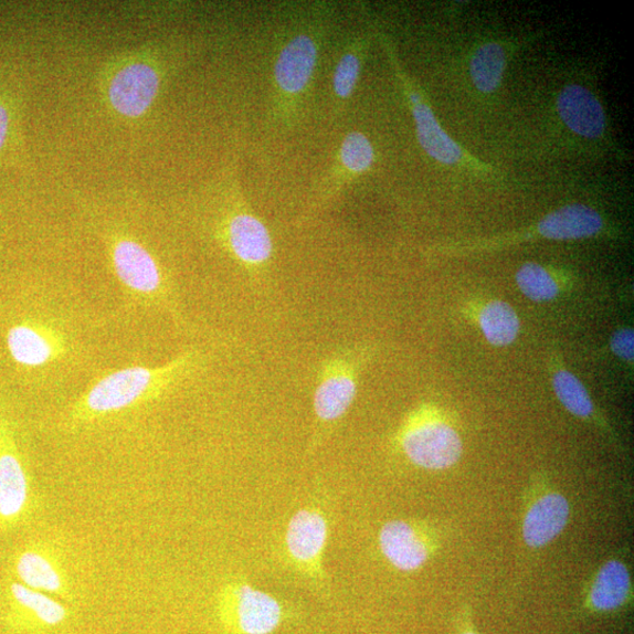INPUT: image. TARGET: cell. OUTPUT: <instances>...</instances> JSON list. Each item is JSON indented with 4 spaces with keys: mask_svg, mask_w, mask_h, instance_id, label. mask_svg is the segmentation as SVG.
Returning <instances> with one entry per match:
<instances>
[{
    "mask_svg": "<svg viewBox=\"0 0 634 634\" xmlns=\"http://www.w3.org/2000/svg\"><path fill=\"white\" fill-rule=\"evenodd\" d=\"M220 620L233 634H271L284 620V610L274 596L250 585L222 591Z\"/></svg>",
    "mask_w": 634,
    "mask_h": 634,
    "instance_id": "obj_8",
    "label": "cell"
},
{
    "mask_svg": "<svg viewBox=\"0 0 634 634\" xmlns=\"http://www.w3.org/2000/svg\"><path fill=\"white\" fill-rule=\"evenodd\" d=\"M550 115L559 134L574 146L596 152L613 146L603 102L583 81H568L554 91Z\"/></svg>",
    "mask_w": 634,
    "mask_h": 634,
    "instance_id": "obj_5",
    "label": "cell"
},
{
    "mask_svg": "<svg viewBox=\"0 0 634 634\" xmlns=\"http://www.w3.org/2000/svg\"><path fill=\"white\" fill-rule=\"evenodd\" d=\"M531 42L528 36H480L462 55L464 80L483 101L497 97L510 63L518 51Z\"/></svg>",
    "mask_w": 634,
    "mask_h": 634,
    "instance_id": "obj_7",
    "label": "cell"
},
{
    "mask_svg": "<svg viewBox=\"0 0 634 634\" xmlns=\"http://www.w3.org/2000/svg\"><path fill=\"white\" fill-rule=\"evenodd\" d=\"M631 577L626 566L620 561L607 562L596 574L590 592L591 606L596 611H613L628 600Z\"/></svg>",
    "mask_w": 634,
    "mask_h": 634,
    "instance_id": "obj_21",
    "label": "cell"
},
{
    "mask_svg": "<svg viewBox=\"0 0 634 634\" xmlns=\"http://www.w3.org/2000/svg\"><path fill=\"white\" fill-rule=\"evenodd\" d=\"M400 443L408 459L427 471L451 468L463 454V442L455 426L433 405H422L409 416Z\"/></svg>",
    "mask_w": 634,
    "mask_h": 634,
    "instance_id": "obj_6",
    "label": "cell"
},
{
    "mask_svg": "<svg viewBox=\"0 0 634 634\" xmlns=\"http://www.w3.org/2000/svg\"><path fill=\"white\" fill-rule=\"evenodd\" d=\"M515 279L519 292L537 304L553 302L572 286L571 277L564 271L533 261L521 265Z\"/></svg>",
    "mask_w": 634,
    "mask_h": 634,
    "instance_id": "obj_19",
    "label": "cell"
},
{
    "mask_svg": "<svg viewBox=\"0 0 634 634\" xmlns=\"http://www.w3.org/2000/svg\"><path fill=\"white\" fill-rule=\"evenodd\" d=\"M379 542L388 562L404 572L422 568L431 553L423 535L404 520L388 521L380 531Z\"/></svg>",
    "mask_w": 634,
    "mask_h": 634,
    "instance_id": "obj_16",
    "label": "cell"
},
{
    "mask_svg": "<svg viewBox=\"0 0 634 634\" xmlns=\"http://www.w3.org/2000/svg\"><path fill=\"white\" fill-rule=\"evenodd\" d=\"M367 356L368 350L357 356L347 353L325 366L314 397L315 415L321 423L337 422L348 412L357 398L360 363H363Z\"/></svg>",
    "mask_w": 634,
    "mask_h": 634,
    "instance_id": "obj_9",
    "label": "cell"
},
{
    "mask_svg": "<svg viewBox=\"0 0 634 634\" xmlns=\"http://www.w3.org/2000/svg\"><path fill=\"white\" fill-rule=\"evenodd\" d=\"M165 76V63L154 50L120 54L104 71V97L118 116L139 119L156 104Z\"/></svg>",
    "mask_w": 634,
    "mask_h": 634,
    "instance_id": "obj_4",
    "label": "cell"
},
{
    "mask_svg": "<svg viewBox=\"0 0 634 634\" xmlns=\"http://www.w3.org/2000/svg\"><path fill=\"white\" fill-rule=\"evenodd\" d=\"M7 342L11 358L29 368L43 367L61 352V346L51 331L33 323L11 327Z\"/></svg>",
    "mask_w": 634,
    "mask_h": 634,
    "instance_id": "obj_18",
    "label": "cell"
},
{
    "mask_svg": "<svg viewBox=\"0 0 634 634\" xmlns=\"http://www.w3.org/2000/svg\"><path fill=\"white\" fill-rule=\"evenodd\" d=\"M368 41L358 39L341 55L332 76V89L340 101H348L360 81Z\"/></svg>",
    "mask_w": 634,
    "mask_h": 634,
    "instance_id": "obj_26",
    "label": "cell"
},
{
    "mask_svg": "<svg viewBox=\"0 0 634 634\" xmlns=\"http://www.w3.org/2000/svg\"><path fill=\"white\" fill-rule=\"evenodd\" d=\"M223 240L235 258L247 268L265 266L273 255V240L265 223L246 211L235 212L223 223Z\"/></svg>",
    "mask_w": 634,
    "mask_h": 634,
    "instance_id": "obj_13",
    "label": "cell"
},
{
    "mask_svg": "<svg viewBox=\"0 0 634 634\" xmlns=\"http://www.w3.org/2000/svg\"><path fill=\"white\" fill-rule=\"evenodd\" d=\"M328 539V524L325 516L315 509L297 511L286 532L287 550L293 561L303 569L321 572L323 554Z\"/></svg>",
    "mask_w": 634,
    "mask_h": 634,
    "instance_id": "obj_14",
    "label": "cell"
},
{
    "mask_svg": "<svg viewBox=\"0 0 634 634\" xmlns=\"http://www.w3.org/2000/svg\"><path fill=\"white\" fill-rule=\"evenodd\" d=\"M29 499V482L8 419L0 414V519L14 521Z\"/></svg>",
    "mask_w": 634,
    "mask_h": 634,
    "instance_id": "obj_12",
    "label": "cell"
},
{
    "mask_svg": "<svg viewBox=\"0 0 634 634\" xmlns=\"http://www.w3.org/2000/svg\"><path fill=\"white\" fill-rule=\"evenodd\" d=\"M377 160L374 145L361 133H350L344 139L338 156V176L332 178L324 200L338 192L346 181L368 173Z\"/></svg>",
    "mask_w": 634,
    "mask_h": 634,
    "instance_id": "obj_20",
    "label": "cell"
},
{
    "mask_svg": "<svg viewBox=\"0 0 634 634\" xmlns=\"http://www.w3.org/2000/svg\"><path fill=\"white\" fill-rule=\"evenodd\" d=\"M319 59V44L313 35L300 33L279 51L274 81L282 99L294 102L300 98L310 84Z\"/></svg>",
    "mask_w": 634,
    "mask_h": 634,
    "instance_id": "obj_11",
    "label": "cell"
},
{
    "mask_svg": "<svg viewBox=\"0 0 634 634\" xmlns=\"http://www.w3.org/2000/svg\"><path fill=\"white\" fill-rule=\"evenodd\" d=\"M109 257L120 283L140 296L163 293V275L156 257L134 237L118 234L109 240Z\"/></svg>",
    "mask_w": 634,
    "mask_h": 634,
    "instance_id": "obj_10",
    "label": "cell"
},
{
    "mask_svg": "<svg viewBox=\"0 0 634 634\" xmlns=\"http://www.w3.org/2000/svg\"><path fill=\"white\" fill-rule=\"evenodd\" d=\"M23 89L12 65L0 64V167L12 161L22 145Z\"/></svg>",
    "mask_w": 634,
    "mask_h": 634,
    "instance_id": "obj_15",
    "label": "cell"
},
{
    "mask_svg": "<svg viewBox=\"0 0 634 634\" xmlns=\"http://www.w3.org/2000/svg\"><path fill=\"white\" fill-rule=\"evenodd\" d=\"M570 517L568 499L557 493L537 499L528 510L524 524V537L531 548H542L562 533Z\"/></svg>",
    "mask_w": 634,
    "mask_h": 634,
    "instance_id": "obj_17",
    "label": "cell"
},
{
    "mask_svg": "<svg viewBox=\"0 0 634 634\" xmlns=\"http://www.w3.org/2000/svg\"><path fill=\"white\" fill-rule=\"evenodd\" d=\"M483 337L494 347L511 346L520 332V319L515 308L503 300H489L477 313Z\"/></svg>",
    "mask_w": 634,
    "mask_h": 634,
    "instance_id": "obj_22",
    "label": "cell"
},
{
    "mask_svg": "<svg viewBox=\"0 0 634 634\" xmlns=\"http://www.w3.org/2000/svg\"><path fill=\"white\" fill-rule=\"evenodd\" d=\"M610 348L614 357L625 363L632 364L634 360V331L633 328H621L612 334Z\"/></svg>",
    "mask_w": 634,
    "mask_h": 634,
    "instance_id": "obj_27",
    "label": "cell"
},
{
    "mask_svg": "<svg viewBox=\"0 0 634 634\" xmlns=\"http://www.w3.org/2000/svg\"><path fill=\"white\" fill-rule=\"evenodd\" d=\"M11 593L15 603L41 627L59 626L67 619L66 607L44 592L15 583L11 587Z\"/></svg>",
    "mask_w": 634,
    "mask_h": 634,
    "instance_id": "obj_25",
    "label": "cell"
},
{
    "mask_svg": "<svg viewBox=\"0 0 634 634\" xmlns=\"http://www.w3.org/2000/svg\"><path fill=\"white\" fill-rule=\"evenodd\" d=\"M190 359L184 356L159 368L130 367L112 372L93 385L74 406L73 418L95 420L152 398L177 380Z\"/></svg>",
    "mask_w": 634,
    "mask_h": 634,
    "instance_id": "obj_3",
    "label": "cell"
},
{
    "mask_svg": "<svg viewBox=\"0 0 634 634\" xmlns=\"http://www.w3.org/2000/svg\"><path fill=\"white\" fill-rule=\"evenodd\" d=\"M463 634H476V633H474V632H466V633H463Z\"/></svg>",
    "mask_w": 634,
    "mask_h": 634,
    "instance_id": "obj_28",
    "label": "cell"
},
{
    "mask_svg": "<svg viewBox=\"0 0 634 634\" xmlns=\"http://www.w3.org/2000/svg\"><path fill=\"white\" fill-rule=\"evenodd\" d=\"M551 384L559 402L575 418L595 419L596 410L584 383L556 359L551 362Z\"/></svg>",
    "mask_w": 634,
    "mask_h": 634,
    "instance_id": "obj_24",
    "label": "cell"
},
{
    "mask_svg": "<svg viewBox=\"0 0 634 634\" xmlns=\"http://www.w3.org/2000/svg\"><path fill=\"white\" fill-rule=\"evenodd\" d=\"M612 231L609 221L599 210L583 202H573L551 211L528 228L487 239L437 245L427 253L440 257H462L500 251L539 240L577 241L611 236Z\"/></svg>",
    "mask_w": 634,
    "mask_h": 634,
    "instance_id": "obj_1",
    "label": "cell"
},
{
    "mask_svg": "<svg viewBox=\"0 0 634 634\" xmlns=\"http://www.w3.org/2000/svg\"><path fill=\"white\" fill-rule=\"evenodd\" d=\"M381 43L387 52L389 63L393 67L410 114L413 116L416 137L425 155L446 169L490 178L494 173L493 167L474 157L468 149H465L446 133L425 92L403 70L394 47L387 36L381 35Z\"/></svg>",
    "mask_w": 634,
    "mask_h": 634,
    "instance_id": "obj_2",
    "label": "cell"
},
{
    "mask_svg": "<svg viewBox=\"0 0 634 634\" xmlns=\"http://www.w3.org/2000/svg\"><path fill=\"white\" fill-rule=\"evenodd\" d=\"M17 573L25 587L35 591L63 594L66 589L61 568L41 551H25L18 559Z\"/></svg>",
    "mask_w": 634,
    "mask_h": 634,
    "instance_id": "obj_23",
    "label": "cell"
}]
</instances>
